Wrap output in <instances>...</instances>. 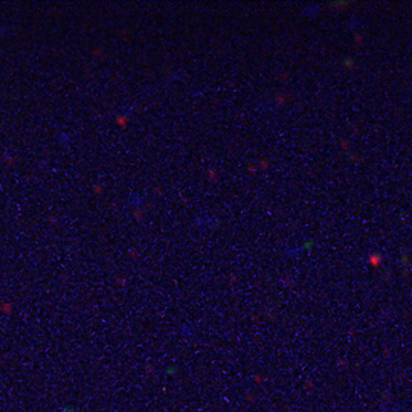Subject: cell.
I'll list each match as a JSON object with an SVG mask.
<instances>
[{
	"instance_id": "1",
	"label": "cell",
	"mask_w": 412,
	"mask_h": 412,
	"mask_svg": "<svg viewBox=\"0 0 412 412\" xmlns=\"http://www.w3.org/2000/svg\"><path fill=\"white\" fill-rule=\"evenodd\" d=\"M2 310H3V311H11V304H5V303H3V304H2Z\"/></svg>"
}]
</instances>
